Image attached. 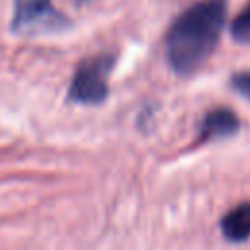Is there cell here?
Listing matches in <instances>:
<instances>
[{
  "mask_svg": "<svg viewBox=\"0 0 250 250\" xmlns=\"http://www.w3.org/2000/svg\"><path fill=\"white\" fill-rule=\"evenodd\" d=\"M227 21V0H199L186 8L170 25L164 51L178 74L195 72L215 51Z\"/></svg>",
  "mask_w": 250,
  "mask_h": 250,
  "instance_id": "cell-1",
  "label": "cell"
},
{
  "mask_svg": "<svg viewBox=\"0 0 250 250\" xmlns=\"http://www.w3.org/2000/svg\"><path fill=\"white\" fill-rule=\"evenodd\" d=\"M111 55H96L84 59L72 74L68 86V100L82 105H98L107 98L109 72L113 68Z\"/></svg>",
  "mask_w": 250,
  "mask_h": 250,
  "instance_id": "cell-2",
  "label": "cell"
},
{
  "mask_svg": "<svg viewBox=\"0 0 250 250\" xmlns=\"http://www.w3.org/2000/svg\"><path fill=\"white\" fill-rule=\"evenodd\" d=\"M66 18L51 6V0H14L12 29L20 33L66 27Z\"/></svg>",
  "mask_w": 250,
  "mask_h": 250,
  "instance_id": "cell-3",
  "label": "cell"
},
{
  "mask_svg": "<svg viewBox=\"0 0 250 250\" xmlns=\"http://www.w3.org/2000/svg\"><path fill=\"white\" fill-rule=\"evenodd\" d=\"M238 129H240L238 115L229 107H217V109H211L209 113H205L197 139L201 143L227 139V137H232Z\"/></svg>",
  "mask_w": 250,
  "mask_h": 250,
  "instance_id": "cell-4",
  "label": "cell"
},
{
  "mask_svg": "<svg viewBox=\"0 0 250 250\" xmlns=\"http://www.w3.org/2000/svg\"><path fill=\"white\" fill-rule=\"evenodd\" d=\"M221 232L229 242H244L250 238V203L232 207L221 219Z\"/></svg>",
  "mask_w": 250,
  "mask_h": 250,
  "instance_id": "cell-5",
  "label": "cell"
},
{
  "mask_svg": "<svg viewBox=\"0 0 250 250\" xmlns=\"http://www.w3.org/2000/svg\"><path fill=\"white\" fill-rule=\"evenodd\" d=\"M230 35L236 43L250 45V2L238 12L230 23Z\"/></svg>",
  "mask_w": 250,
  "mask_h": 250,
  "instance_id": "cell-6",
  "label": "cell"
},
{
  "mask_svg": "<svg viewBox=\"0 0 250 250\" xmlns=\"http://www.w3.org/2000/svg\"><path fill=\"white\" fill-rule=\"evenodd\" d=\"M230 86L246 100H250V70H244V72H236L232 78H230Z\"/></svg>",
  "mask_w": 250,
  "mask_h": 250,
  "instance_id": "cell-7",
  "label": "cell"
},
{
  "mask_svg": "<svg viewBox=\"0 0 250 250\" xmlns=\"http://www.w3.org/2000/svg\"><path fill=\"white\" fill-rule=\"evenodd\" d=\"M76 2H90V0H76Z\"/></svg>",
  "mask_w": 250,
  "mask_h": 250,
  "instance_id": "cell-8",
  "label": "cell"
}]
</instances>
